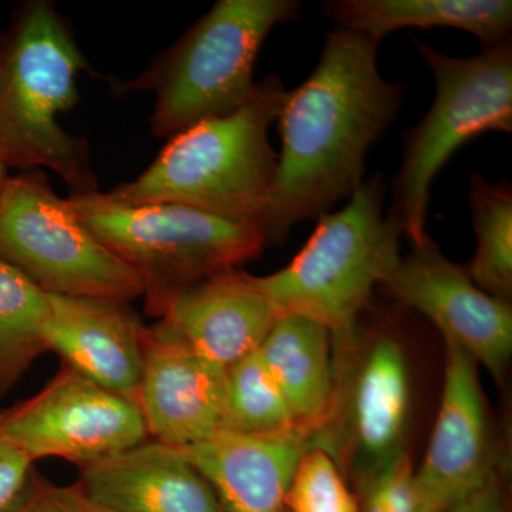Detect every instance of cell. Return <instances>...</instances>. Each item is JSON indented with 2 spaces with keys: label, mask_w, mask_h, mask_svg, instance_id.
<instances>
[{
  "label": "cell",
  "mask_w": 512,
  "mask_h": 512,
  "mask_svg": "<svg viewBox=\"0 0 512 512\" xmlns=\"http://www.w3.org/2000/svg\"><path fill=\"white\" fill-rule=\"evenodd\" d=\"M76 487L109 512H225L184 451L156 440L80 467Z\"/></svg>",
  "instance_id": "16"
},
{
  "label": "cell",
  "mask_w": 512,
  "mask_h": 512,
  "mask_svg": "<svg viewBox=\"0 0 512 512\" xmlns=\"http://www.w3.org/2000/svg\"><path fill=\"white\" fill-rule=\"evenodd\" d=\"M13 512H89L77 487H53L42 480Z\"/></svg>",
  "instance_id": "26"
},
{
  "label": "cell",
  "mask_w": 512,
  "mask_h": 512,
  "mask_svg": "<svg viewBox=\"0 0 512 512\" xmlns=\"http://www.w3.org/2000/svg\"><path fill=\"white\" fill-rule=\"evenodd\" d=\"M286 93L281 77H264L241 109L171 137L143 173L107 195L127 205L178 204L261 224L278 167L269 127Z\"/></svg>",
  "instance_id": "3"
},
{
  "label": "cell",
  "mask_w": 512,
  "mask_h": 512,
  "mask_svg": "<svg viewBox=\"0 0 512 512\" xmlns=\"http://www.w3.org/2000/svg\"><path fill=\"white\" fill-rule=\"evenodd\" d=\"M380 288L429 319L446 342L466 350L498 382L504 379L512 355L511 303L481 291L430 237L400 259Z\"/></svg>",
  "instance_id": "11"
},
{
  "label": "cell",
  "mask_w": 512,
  "mask_h": 512,
  "mask_svg": "<svg viewBox=\"0 0 512 512\" xmlns=\"http://www.w3.org/2000/svg\"><path fill=\"white\" fill-rule=\"evenodd\" d=\"M279 316L255 276L235 269L168 299L158 325L198 356L228 369L261 348Z\"/></svg>",
  "instance_id": "15"
},
{
  "label": "cell",
  "mask_w": 512,
  "mask_h": 512,
  "mask_svg": "<svg viewBox=\"0 0 512 512\" xmlns=\"http://www.w3.org/2000/svg\"><path fill=\"white\" fill-rule=\"evenodd\" d=\"M295 0H220L147 69L113 84L120 96L153 93L151 134L177 136L201 121L241 109L255 90L262 43L276 25L298 18Z\"/></svg>",
  "instance_id": "4"
},
{
  "label": "cell",
  "mask_w": 512,
  "mask_h": 512,
  "mask_svg": "<svg viewBox=\"0 0 512 512\" xmlns=\"http://www.w3.org/2000/svg\"><path fill=\"white\" fill-rule=\"evenodd\" d=\"M299 424L309 436L328 416L335 390L332 336L301 315H281L258 349Z\"/></svg>",
  "instance_id": "19"
},
{
  "label": "cell",
  "mask_w": 512,
  "mask_h": 512,
  "mask_svg": "<svg viewBox=\"0 0 512 512\" xmlns=\"http://www.w3.org/2000/svg\"><path fill=\"white\" fill-rule=\"evenodd\" d=\"M382 175L356 188L348 205L318 218V227L288 266L255 276L279 315H301L328 328L332 338L355 329L373 291L399 265V221L383 215Z\"/></svg>",
  "instance_id": "6"
},
{
  "label": "cell",
  "mask_w": 512,
  "mask_h": 512,
  "mask_svg": "<svg viewBox=\"0 0 512 512\" xmlns=\"http://www.w3.org/2000/svg\"><path fill=\"white\" fill-rule=\"evenodd\" d=\"M470 207L477 251L464 268L485 293L511 303L512 190L510 183L491 184L480 174L470 178Z\"/></svg>",
  "instance_id": "21"
},
{
  "label": "cell",
  "mask_w": 512,
  "mask_h": 512,
  "mask_svg": "<svg viewBox=\"0 0 512 512\" xmlns=\"http://www.w3.org/2000/svg\"><path fill=\"white\" fill-rule=\"evenodd\" d=\"M335 390L328 416L309 437L357 484L404 453L410 375L402 342L383 328L332 338Z\"/></svg>",
  "instance_id": "9"
},
{
  "label": "cell",
  "mask_w": 512,
  "mask_h": 512,
  "mask_svg": "<svg viewBox=\"0 0 512 512\" xmlns=\"http://www.w3.org/2000/svg\"><path fill=\"white\" fill-rule=\"evenodd\" d=\"M137 404L148 437L185 448L224 430L227 369L198 356L160 325L148 328Z\"/></svg>",
  "instance_id": "13"
},
{
  "label": "cell",
  "mask_w": 512,
  "mask_h": 512,
  "mask_svg": "<svg viewBox=\"0 0 512 512\" xmlns=\"http://www.w3.org/2000/svg\"><path fill=\"white\" fill-rule=\"evenodd\" d=\"M9 177V171L6 168L0 167V190H2L3 184H5L6 178Z\"/></svg>",
  "instance_id": "29"
},
{
  "label": "cell",
  "mask_w": 512,
  "mask_h": 512,
  "mask_svg": "<svg viewBox=\"0 0 512 512\" xmlns=\"http://www.w3.org/2000/svg\"><path fill=\"white\" fill-rule=\"evenodd\" d=\"M309 434L258 437L221 431L181 448L225 512H285V498Z\"/></svg>",
  "instance_id": "17"
},
{
  "label": "cell",
  "mask_w": 512,
  "mask_h": 512,
  "mask_svg": "<svg viewBox=\"0 0 512 512\" xmlns=\"http://www.w3.org/2000/svg\"><path fill=\"white\" fill-rule=\"evenodd\" d=\"M359 487L360 512H439L421 491L407 451L384 464Z\"/></svg>",
  "instance_id": "24"
},
{
  "label": "cell",
  "mask_w": 512,
  "mask_h": 512,
  "mask_svg": "<svg viewBox=\"0 0 512 512\" xmlns=\"http://www.w3.org/2000/svg\"><path fill=\"white\" fill-rule=\"evenodd\" d=\"M64 200L77 220L140 276L147 311L154 316L177 293L241 268L268 247L259 222L178 204L127 205L100 191Z\"/></svg>",
  "instance_id": "5"
},
{
  "label": "cell",
  "mask_w": 512,
  "mask_h": 512,
  "mask_svg": "<svg viewBox=\"0 0 512 512\" xmlns=\"http://www.w3.org/2000/svg\"><path fill=\"white\" fill-rule=\"evenodd\" d=\"M448 512H507L500 474Z\"/></svg>",
  "instance_id": "27"
},
{
  "label": "cell",
  "mask_w": 512,
  "mask_h": 512,
  "mask_svg": "<svg viewBox=\"0 0 512 512\" xmlns=\"http://www.w3.org/2000/svg\"><path fill=\"white\" fill-rule=\"evenodd\" d=\"M0 259L49 296H144L140 276L77 220L43 170L9 175L0 190Z\"/></svg>",
  "instance_id": "8"
},
{
  "label": "cell",
  "mask_w": 512,
  "mask_h": 512,
  "mask_svg": "<svg viewBox=\"0 0 512 512\" xmlns=\"http://www.w3.org/2000/svg\"><path fill=\"white\" fill-rule=\"evenodd\" d=\"M286 512V511H285Z\"/></svg>",
  "instance_id": "30"
},
{
  "label": "cell",
  "mask_w": 512,
  "mask_h": 512,
  "mask_svg": "<svg viewBox=\"0 0 512 512\" xmlns=\"http://www.w3.org/2000/svg\"><path fill=\"white\" fill-rule=\"evenodd\" d=\"M222 431L258 437L309 434L296 420L258 350L227 369V413Z\"/></svg>",
  "instance_id": "22"
},
{
  "label": "cell",
  "mask_w": 512,
  "mask_h": 512,
  "mask_svg": "<svg viewBox=\"0 0 512 512\" xmlns=\"http://www.w3.org/2000/svg\"><path fill=\"white\" fill-rule=\"evenodd\" d=\"M49 303L47 350L79 375L137 402L148 326L131 303L66 296H49Z\"/></svg>",
  "instance_id": "14"
},
{
  "label": "cell",
  "mask_w": 512,
  "mask_h": 512,
  "mask_svg": "<svg viewBox=\"0 0 512 512\" xmlns=\"http://www.w3.org/2000/svg\"><path fill=\"white\" fill-rule=\"evenodd\" d=\"M436 79L429 113L404 138L403 164L394 183L392 214L413 247L427 235L430 187L448 158L471 138L512 131L510 40L467 59L431 49L413 39Z\"/></svg>",
  "instance_id": "7"
},
{
  "label": "cell",
  "mask_w": 512,
  "mask_h": 512,
  "mask_svg": "<svg viewBox=\"0 0 512 512\" xmlns=\"http://www.w3.org/2000/svg\"><path fill=\"white\" fill-rule=\"evenodd\" d=\"M39 480L33 461L0 439V512L15 511Z\"/></svg>",
  "instance_id": "25"
},
{
  "label": "cell",
  "mask_w": 512,
  "mask_h": 512,
  "mask_svg": "<svg viewBox=\"0 0 512 512\" xmlns=\"http://www.w3.org/2000/svg\"><path fill=\"white\" fill-rule=\"evenodd\" d=\"M286 512H360L342 470L329 453L308 447L293 474Z\"/></svg>",
  "instance_id": "23"
},
{
  "label": "cell",
  "mask_w": 512,
  "mask_h": 512,
  "mask_svg": "<svg viewBox=\"0 0 512 512\" xmlns=\"http://www.w3.org/2000/svg\"><path fill=\"white\" fill-rule=\"evenodd\" d=\"M93 73L69 20L52 0H26L0 28V167L52 170L72 194L99 191L86 138L60 126Z\"/></svg>",
  "instance_id": "2"
},
{
  "label": "cell",
  "mask_w": 512,
  "mask_h": 512,
  "mask_svg": "<svg viewBox=\"0 0 512 512\" xmlns=\"http://www.w3.org/2000/svg\"><path fill=\"white\" fill-rule=\"evenodd\" d=\"M379 42L336 28L316 69L286 93L279 111L282 150L261 227L281 245L299 222L328 214L363 183L367 151L403 106L400 84L377 67Z\"/></svg>",
  "instance_id": "1"
},
{
  "label": "cell",
  "mask_w": 512,
  "mask_h": 512,
  "mask_svg": "<svg viewBox=\"0 0 512 512\" xmlns=\"http://www.w3.org/2000/svg\"><path fill=\"white\" fill-rule=\"evenodd\" d=\"M326 18L338 28L380 40L399 29L466 30L484 47L510 40L511 0H330Z\"/></svg>",
  "instance_id": "18"
},
{
  "label": "cell",
  "mask_w": 512,
  "mask_h": 512,
  "mask_svg": "<svg viewBox=\"0 0 512 512\" xmlns=\"http://www.w3.org/2000/svg\"><path fill=\"white\" fill-rule=\"evenodd\" d=\"M446 369L436 424L416 470L427 500L448 512L498 476L478 365L466 350L446 342Z\"/></svg>",
  "instance_id": "12"
},
{
  "label": "cell",
  "mask_w": 512,
  "mask_h": 512,
  "mask_svg": "<svg viewBox=\"0 0 512 512\" xmlns=\"http://www.w3.org/2000/svg\"><path fill=\"white\" fill-rule=\"evenodd\" d=\"M49 296L0 259V397L15 387L37 357L49 352Z\"/></svg>",
  "instance_id": "20"
},
{
  "label": "cell",
  "mask_w": 512,
  "mask_h": 512,
  "mask_svg": "<svg viewBox=\"0 0 512 512\" xmlns=\"http://www.w3.org/2000/svg\"><path fill=\"white\" fill-rule=\"evenodd\" d=\"M84 504H86L87 511L89 512H109L103 510V508L96 507V505L90 504L89 501L86 500V498H84Z\"/></svg>",
  "instance_id": "28"
},
{
  "label": "cell",
  "mask_w": 512,
  "mask_h": 512,
  "mask_svg": "<svg viewBox=\"0 0 512 512\" xmlns=\"http://www.w3.org/2000/svg\"><path fill=\"white\" fill-rule=\"evenodd\" d=\"M0 439L33 463L56 457L83 467L144 443L148 431L136 400L62 365L39 393L0 412Z\"/></svg>",
  "instance_id": "10"
}]
</instances>
